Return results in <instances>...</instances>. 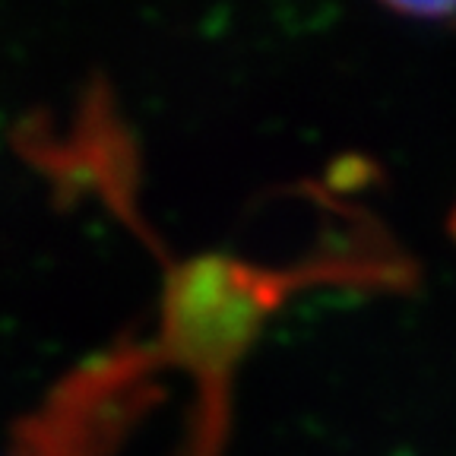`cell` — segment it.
<instances>
[{
    "mask_svg": "<svg viewBox=\"0 0 456 456\" xmlns=\"http://www.w3.org/2000/svg\"><path fill=\"white\" fill-rule=\"evenodd\" d=\"M396 13L415 16V20H441L456 13V0H380Z\"/></svg>",
    "mask_w": 456,
    "mask_h": 456,
    "instance_id": "1",
    "label": "cell"
},
{
    "mask_svg": "<svg viewBox=\"0 0 456 456\" xmlns=\"http://www.w3.org/2000/svg\"><path fill=\"white\" fill-rule=\"evenodd\" d=\"M450 228H453V235H456V209H453V222H450Z\"/></svg>",
    "mask_w": 456,
    "mask_h": 456,
    "instance_id": "2",
    "label": "cell"
}]
</instances>
